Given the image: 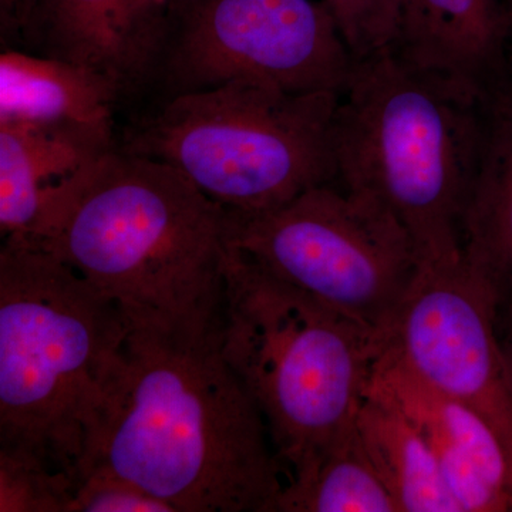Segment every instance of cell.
Returning <instances> with one entry per match:
<instances>
[{"label": "cell", "mask_w": 512, "mask_h": 512, "mask_svg": "<svg viewBox=\"0 0 512 512\" xmlns=\"http://www.w3.org/2000/svg\"><path fill=\"white\" fill-rule=\"evenodd\" d=\"M278 512H400L367 456L356 421L299 480L285 484Z\"/></svg>", "instance_id": "cell-17"}, {"label": "cell", "mask_w": 512, "mask_h": 512, "mask_svg": "<svg viewBox=\"0 0 512 512\" xmlns=\"http://www.w3.org/2000/svg\"><path fill=\"white\" fill-rule=\"evenodd\" d=\"M497 328L501 350H503L508 387H510L512 397V296L498 302Z\"/></svg>", "instance_id": "cell-21"}, {"label": "cell", "mask_w": 512, "mask_h": 512, "mask_svg": "<svg viewBox=\"0 0 512 512\" xmlns=\"http://www.w3.org/2000/svg\"><path fill=\"white\" fill-rule=\"evenodd\" d=\"M511 36L500 0H400L393 49L478 97L507 66Z\"/></svg>", "instance_id": "cell-13"}, {"label": "cell", "mask_w": 512, "mask_h": 512, "mask_svg": "<svg viewBox=\"0 0 512 512\" xmlns=\"http://www.w3.org/2000/svg\"><path fill=\"white\" fill-rule=\"evenodd\" d=\"M353 59L393 49L399 40L400 0H323Z\"/></svg>", "instance_id": "cell-19"}, {"label": "cell", "mask_w": 512, "mask_h": 512, "mask_svg": "<svg viewBox=\"0 0 512 512\" xmlns=\"http://www.w3.org/2000/svg\"><path fill=\"white\" fill-rule=\"evenodd\" d=\"M481 148L463 222V254L494 286L512 296V59L478 96Z\"/></svg>", "instance_id": "cell-14"}, {"label": "cell", "mask_w": 512, "mask_h": 512, "mask_svg": "<svg viewBox=\"0 0 512 512\" xmlns=\"http://www.w3.org/2000/svg\"><path fill=\"white\" fill-rule=\"evenodd\" d=\"M501 6H503L505 15H507L508 20H510L512 25V0H500Z\"/></svg>", "instance_id": "cell-23"}, {"label": "cell", "mask_w": 512, "mask_h": 512, "mask_svg": "<svg viewBox=\"0 0 512 512\" xmlns=\"http://www.w3.org/2000/svg\"><path fill=\"white\" fill-rule=\"evenodd\" d=\"M367 390L392 403L427 441L463 512H512V448L490 421L420 382L386 348Z\"/></svg>", "instance_id": "cell-11"}, {"label": "cell", "mask_w": 512, "mask_h": 512, "mask_svg": "<svg viewBox=\"0 0 512 512\" xmlns=\"http://www.w3.org/2000/svg\"><path fill=\"white\" fill-rule=\"evenodd\" d=\"M339 100L232 80L161 100L121 147L178 168L227 211L271 210L336 183Z\"/></svg>", "instance_id": "cell-6"}, {"label": "cell", "mask_w": 512, "mask_h": 512, "mask_svg": "<svg viewBox=\"0 0 512 512\" xmlns=\"http://www.w3.org/2000/svg\"><path fill=\"white\" fill-rule=\"evenodd\" d=\"M73 488L69 474L0 451V511L67 512Z\"/></svg>", "instance_id": "cell-18"}, {"label": "cell", "mask_w": 512, "mask_h": 512, "mask_svg": "<svg viewBox=\"0 0 512 512\" xmlns=\"http://www.w3.org/2000/svg\"><path fill=\"white\" fill-rule=\"evenodd\" d=\"M222 353L259 412L286 484L355 424L383 333L326 308L229 245Z\"/></svg>", "instance_id": "cell-5"}, {"label": "cell", "mask_w": 512, "mask_h": 512, "mask_svg": "<svg viewBox=\"0 0 512 512\" xmlns=\"http://www.w3.org/2000/svg\"><path fill=\"white\" fill-rule=\"evenodd\" d=\"M228 212V244L326 308L383 333L419 271L409 232L379 202L323 184L271 210Z\"/></svg>", "instance_id": "cell-7"}, {"label": "cell", "mask_w": 512, "mask_h": 512, "mask_svg": "<svg viewBox=\"0 0 512 512\" xmlns=\"http://www.w3.org/2000/svg\"><path fill=\"white\" fill-rule=\"evenodd\" d=\"M227 225V210L178 168L119 144L87 171L55 227L30 242L130 325L202 335L222 326Z\"/></svg>", "instance_id": "cell-2"}, {"label": "cell", "mask_w": 512, "mask_h": 512, "mask_svg": "<svg viewBox=\"0 0 512 512\" xmlns=\"http://www.w3.org/2000/svg\"><path fill=\"white\" fill-rule=\"evenodd\" d=\"M168 0H25L18 35L28 52L106 77L120 97L153 86Z\"/></svg>", "instance_id": "cell-10"}, {"label": "cell", "mask_w": 512, "mask_h": 512, "mask_svg": "<svg viewBox=\"0 0 512 512\" xmlns=\"http://www.w3.org/2000/svg\"><path fill=\"white\" fill-rule=\"evenodd\" d=\"M497 309L494 286L464 254L421 262L384 332V348L430 389L484 416L512 448Z\"/></svg>", "instance_id": "cell-9"}, {"label": "cell", "mask_w": 512, "mask_h": 512, "mask_svg": "<svg viewBox=\"0 0 512 512\" xmlns=\"http://www.w3.org/2000/svg\"><path fill=\"white\" fill-rule=\"evenodd\" d=\"M480 148L476 94L394 49L356 60L333 123L336 184L392 212L421 262L463 254Z\"/></svg>", "instance_id": "cell-4"}, {"label": "cell", "mask_w": 512, "mask_h": 512, "mask_svg": "<svg viewBox=\"0 0 512 512\" xmlns=\"http://www.w3.org/2000/svg\"><path fill=\"white\" fill-rule=\"evenodd\" d=\"M130 323L52 252L0 249V451L76 481Z\"/></svg>", "instance_id": "cell-3"}, {"label": "cell", "mask_w": 512, "mask_h": 512, "mask_svg": "<svg viewBox=\"0 0 512 512\" xmlns=\"http://www.w3.org/2000/svg\"><path fill=\"white\" fill-rule=\"evenodd\" d=\"M355 62L325 2L168 0L151 87L161 100L241 79L342 96Z\"/></svg>", "instance_id": "cell-8"}, {"label": "cell", "mask_w": 512, "mask_h": 512, "mask_svg": "<svg viewBox=\"0 0 512 512\" xmlns=\"http://www.w3.org/2000/svg\"><path fill=\"white\" fill-rule=\"evenodd\" d=\"M356 427L400 512H463L429 444L392 403L367 390Z\"/></svg>", "instance_id": "cell-16"}, {"label": "cell", "mask_w": 512, "mask_h": 512, "mask_svg": "<svg viewBox=\"0 0 512 512\" xmlns=\"http://www.w3.org/2000/svg\"><path fill=\"white\" fill-rule=\"evenodd\" d=\"M116 146L113 123L0 120L2 237H45L87 171Z\"/></svg>", "instance_id": "cell-12"}, {"label": "cell", "mask_w": 512, "mask_h": 512, "mask_svg": "<svg viewBox=\"0 0 512 512\" xmlns=\"http://www.w3.org/2000/svg\"><path fill=\"white\" fill-rule=\"evenodd\" d=\"M67 512H177L126 478L93 470L74 484Z\"/></svg>", "instance_id": "cell-20"}, {"label": "cell", "mask_w": 512, "mask_h": 512, "mask_svg": "<svg viewBox=\"0 0 512 512\" xmlns=\"http://www.w3.org/2000/svg\"><path fill=\"white\" fill-rule=\"evenodd\" d=\"M120 99L106 77L77 64L23 50L0 56V120L113 123Z\"/></svg>", "instance_id": "cell-15"}, {"label": "cell", "mask_w": 512, "mask_h": 512, "mask_svg": "<svg viewBox=\"0 0 512 512\" xmlns=\"http://www.w3.org/2000/svg\"><path fill=\"white\" fill-rule=\"evenodd\" d=\"M23 6H25V0H0V22H2L3 36L18 35Z\"/></svg>", "instance_id": "cell-22"}, {"label": "cell", "mask_w": 512, "mask_h": 512, "mask_svg": "<svg viewBox=\"0 0 512 512\" xmlns=\"http://www.w3.org/2000/svg\"><path fill=\"white\" fill-rule=\"evenodd\" d=\"M93 470L177 512H278L286 484L264 417L222 353L221 328L130 325L74 484Z\"/></svg>", "instance_id": "cell-1"}]
</instances>
